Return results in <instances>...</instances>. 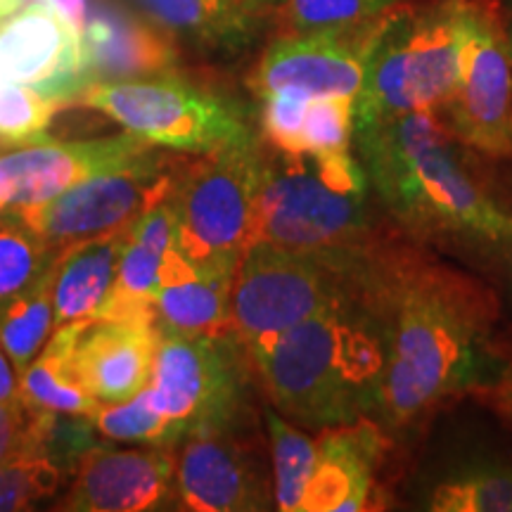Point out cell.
<instances>
[{"instance_id":"11","label":"cell","mask_w":512,"mask_h":512,"mask_svg":"<svg viewBox=\"0 0 512 512\" xmlns=\"http://www.w3.org/2000/svg\"><path fill=\"white\" fill-rule=\"evenodd\" d=\"M162 162L155 159L126 171L86 178L53 200L15 207V214L55 252L117 233L174 188V178L162 174Z\"/></svg>"},{"instance_id":"38","label":"cell","mask_w":512,"mask_h":512,"mask_svg":"<svg viewBox=\"0 0 512 512\" xmlns=\"http://www.w3.org/2000/svg\"><path fill=\"white\" fill-rule=\"evenodd\" d=\"M24 0H0V22L15 15V12L22 8Z\"/></svg>"},{"instance_id":"29","label":"cell","mask_w":512,"mask_h":512,"mask_svg":"<svg viewBox=\"0 0 512 512\" xmlns=\"http://www.w3.org/2000/svg\"><path fill=\"white\" fill-rule=\"evenodd\" d=\"M401 0H285L283 17L292 34L351 29L375 22Z\"/></svg>"},{"instance_id":"19","label":"cell","mask_w":512,"mask_h":512,"mask_svg":"<svg viewBox=\"0 0 512 512\" xmlns=\"http://www.w3.org/2000/svg\"><path fill=\"white\" fill-rule=\"evenodd\" d=\"M81 41L88 86L169 74L178 62L169 31L143 22L112 0H93Z\"/></svg>"},{"instance_id":"39","label":"cell","mask_w":512,"mask_h":512,"mask_svg":"<svg viewBox=\"0 0 512 512\" xmlns=\"http://www.w3.org/2000/svg\"><path fill=\"white\" fill-rule=\"evenodd\" d=\"M505 259H508V273H510V283H512V233L505 240Z\"/></svg>"},{"instance_id":"41","label":"cell","mask_w":512,"mask_h":512,"mask_svg":"<svg viewBox=\"0 0 512 512\" xmlns=\"http://www.w3.org/2000/svg\"><path fill=\"white\" fill-rule=\"evenodd\" d=\"M3 81H12V79H10V72H8V67H5L3 57H0V83H3Z\"/></svg>"},{"instance_id":"9","label":"cell","mask_w":512,"mask_h":512,"mask_svg":"<svg viewBox=\"0 0 512 512\" xmlns=\"http://www.w3.org/2000/svg\"><path fill=\"white\" fill-rule=\"evenodd\" d=\"M245 347L230 335H176L159 330L147 389L152 403L181 434L233 427L242 408Z\"/></svg>"},{"instance_id":"3","label":"cell","mask_w":512,"mask_h":512,"mask_svg":"<svg viewBox=\"0 0 512 512\" xmlns=\"http://www.w3.org/2000/svg\"><path fill=\"white\" fill-rule=\"evenodd\" d=\"M247 356L273 406L299 425L330 430L375 418L387 344L366 285Z\"/></svg>"},{"instance_id":"13","label":"cell","mask_w":512,"mask_h":512,"mask_svg":"<svg viewBox=\"0 0 512 512\" xmlns=\"http://www.w3.org/2000/svg\"><path fill=\"white\" fill-rule=\"evenodd\" d=\"M159 159L143 138L117 136L60 143L43 136L0 155V207H27L62 195L86 178L126 171Z\"/></svg>"},{"instance_id":"26","label":"cell","mask_w":512,"mask_h":512,"mask_svg":"<svg viewBox=\"0 0 512 512\" xmlns=\"http://www.w3.org/2000/svg\"><path fill=\"white\" fill-rule=\"evenodd\" d=\"M266 422L271 434L275 503L285 512H302L304 491L318 460V444L273 411L266 413Z\"/></svg>"},{"instance_id":"12","label":"cell","mask_w":512,"mask_h":512,"mask_svg":"<svg viewBox=\"0 0 512 512\" xmlns=\"http://www.w3.org/2000/svg\"><path fill=\"white\" fill-rule=\"evenodd\" d=\"M380 19L351 29L306 31L271 43L249 79L252 91L264 98L294 91L306 98H354L363 86L368 57Z\"/></svg>"},{"instance_id":"28","label":"cell","mask_w":512,"mask_h":512,"mask_svg":"<svg viewBox=\"0 0 512 512\" xmlns=\"http://www.w3.org/2000/svg\"><path fill=\"white\" fill-rule=\"evenodd\" d=\"M95 430L117 441L143 444H178L181 434L152 403L150 389L119 403H100L91 415Z\"/></svg>"},{"instance_id":"5","label":"cell","mask_w":512,"mask_h":512,"mask_svg":"<svg viewBox=\"0 0 512 512\" xmlns=\"http://www.w3.org/2000/svg\"><path fill=\"white\" fill-rule=\"evenodd\" d=\"M470 0L432 10L387 12L354 102V131L413 110H439L456 88Z\"/></svg>"},{"instance_id":"23","label":"cell","mask_w":512,"mask_h":512,"mask_svg":"<svg viewBox=\"0 0 512 512\" xmlns=\"http://www.w3.org/2000/svg\"><path fill=\"white\" fill-rule=\"evenodd\" d=\"M159 29L209 48H238L252 36L245 0H133Z\"/></svg>"},{"instance_id":"15","label":"cell","mask_w":512,"mask_h":512,"mask_svg":"<svg viewBox=\"0 0 512 512\" xmlns=\"http://www.w3.org/2000/svg\"><path fill=\"white\" fill-rule=\"evenodd\" d=\"M233 427L188 434L176 453V489L197 512L266 510L268 477L259 458L230 434Z\"/></svg>"},{"instance_id":"8","label":"cell","mask_w":512,"mask_h":512,"mask_svg":"<svg viewBox=\"0 0 512 512\" xmlns=\"http://www.w3.org/2000/svg\"><path fill=\"white\" fill-rule=\"evenodd\" d=\"M264 164L249 140L209 152L174 178L178 252L192 264H238L249 240Z\"/></svg>"},{"instance_id":"35","label":"cell","mask_w":512,"mask_h":512,"mask_svg":"<svg viewBox=\"0 0 512 512\" xmlns=\"http://www.w3.org/2000/svg\"><path fill=\"white\" fill-rule=\"evenodd\" d=\"M38 3L57 12V15L67 19L79 34H83V27H86V17H88L86 0H38Z\"/></svg>"},{"instance_id":"7","label":"cell","mask_w":512,"mask_h":512,"mask_svg":"<svg viewBox=\"0 0 512 512\" xmlns=\"http://www.w3.org/2000/svg\"><path fill=\"white\" fill-rule=\"evenodd\" d=\"M368 192L335 190L306 155L264 164L247 247L254 242L299 252H358L370 247ZM245 247V249H247Z\"/></svg>"},{"instance_id":"18","label":"cell","mask_w":512,"mask_h":512,"mask_svg":"<svg viewBox=\"0 0 512 512\" xmlns=\"http://www.w3.org/2000/svg\"><path fill=\"white\" fill-rule=\"evenodd\" d=\"M159 344L157 323L91 320L74 347V370L100 403L131 399L150 384Z\"/></svg>"},{"instance_id":"22","label":"cell","mask_w":512,"mask_h":512,"mask_svg":"<svg viewBox=\"0 0 512 512\" xmlns=\"http://www.w3.org/2000/svg\"><path fill=\"white\" fill-rule=\"evenodd\" d=\"M91 320H74L55 328L48 344L19 373V401L41 413L83 415L91 418L100 401L83 387L76 375L72 356L81 332Z\"/></svg>"},{"instance_id":"20","label":"cell","mask_w":512,"mask_h":512,"mask_svg":"<svg viewBox=\"0 0 512 512\" xmlns=\"http://www.w3.org/2000/svg\"><path fill=\"white\" fill-rule=\"evenodd\" d=\"M238 264H192L171 249L159 268L157 328L176 335H226Z\"/></svg>"},{"instance_id":"14","label":"cell","mask_w":512,"mask_h":512,"mask_svg":"<svg viewBox=\"0 0 512 512\" xmlns=\"http://www.w3.org/2000/svg\"><path fill=\"white\" fill-rule=\"evenodd\" d=\"M176 444L152 448L93 446L76 463L64 510L140 512L164 508L178 498Z\"/></svg>"},{"instance_id":"30","label":"cell","mask_w":512,"mask_h":512,"mask_svg":"<svg viewBox=\"0 0 512 512\" xmlns=\"http://www.w3.org/2000/svg\"><path fill=\"white\" fill-rule=\"evenodd\" d=\"M354 98H313L309 102L302 131L306 157H330L351 152L354 138Z\"/></svg>"},{"instance_id":"42","label":"cell","mask_w":512,"mask_h":512,"mask_svg":"<svg viewBox=\"0 0 512 512\" xmlns=\"http://www.w3.org/2000/svg\"><path fill=\"white\" fill-rule=\"evenodd\" d=\"M3 219H8V211L0 207V221H3Z\"/></svg>"},{"instance_id":"33","label":"cell","mask_w":512,"mask_h":512,"mask_svg":"<svg viewBox=\"0 0 512 512\" xmlns=\"http://www.w3.org/2000/svg\"><path fill=\"white\" fill-rule=\"evenodd\" d=\"M55 413H41L17 403H0V465L22 456H46Z\"/></svg>"},{"instance_id":"34","label":"cell","mask_w":512,"mask_h":512,"mask_svg":"<svg viewBox=\"0 0 512 512\" xmlns=\"http://www.w3.org/2000/svg\"><path fill=\"white\" fill-rule=\"evenodd\" d=\"M264 114H261V124H264V136L280 155L302 157V131L306 110L313 98H306L302 93L283 91L264 95Z\"/></svg>"},{"instance_id":"25","label":"cell","mask_w":512,"mask_h":512,"mask_svg":"<svg viewBox=\"0 0 512 512\" xmlns=\"http://www.w3.org/2000/svg\"><path fill=\"white\" fill-rule=\"evenodd\" d=\"M427 510L512 512V465H477L446 477L432 489Z\"/></svg>"},{"instance_id":"36","label":"cell","mask_w":512,"mask_h":512,"mask_svg":"<svg viewBox=\"0 0 512 512\" xmlns=\"http://www.w3.org/2000/svg\"><path fill=\"white\" fill-rule=\"evenodd\" d=\"M19 401V380H15V366L10 356L5 354L3 342H0V403Z\"/></svg>"},{"instance_id":"43","label":"cell","mask_w":512,"mask_h":512,"mask_svg":"<svg viewBox=\"0 0 512 512\" xmlns=\"http://www.w3.org/2000/svg\"><path fill=\"white\" fill-rule=\"evenodd\" d=\"M245 3H254V0H245Z\"/></svg>"},{"instance_id":"2","label":"cell","mask_w":512,"mask_h":512,"mask_svg":"<svg viewBox=\"0 0 512 512\" xmlns=\"http://www.w3.org/2000/svg\"><path fill=\"white\" fill-rule=\"evenodd\" d=\"M358 159L382 207L422 240L505 245L508 214L465 162L437 110H413L354 131Z\"/></svg>"},{"instance_id":"24","label":"cell","mask_w":512,"mask_h":512,"mask_svg":"<svg viewBox=\"0 0 512 512\" xmlns=\"http://www.w3.org/2000/svg\"><path fill=\"white\" fill-rule=\"evenodd\" d=\"M55 332L53 266L29 290L0 311V342L12 366L22 373L41 354Z\"/></svg>"},{"instance_id":"37","label":"cell","mask_w":512,"mask_h":512,"mask_svg":"<svg viewBox=\"0 0 512 512\" xmlns=\"http://www.w3.org/2000/svg\"><path fill=\"white\" fill-rule=\"evenodd\" d=\"M496 406L512 422V363L496 382Z\"/></svg>"},{"instance_id":"10","label":"cell","mask_w":512,"mask_h":512,"mask_svg":"<svg viewBox=\"0 0 512 512\" xmlns=\"http://www.w3.org/2000/svg\"><path fill=\"white\" fill-rule=\"evenodd\" d=\"M439 112L465 147L512 159V57L505 24L486 5H467L460 76Z\"/></svg>"},{"instance_id":"6","label":"cell","mask_w":512,"mask_h":512,"mask_svg":"<svg viewBox=\"0 0 512 512\" xmlns=\"http://www.w3.org/2000/svg\"><path fill=\"white\" fill-rule=\"evenodd\" d=\"M79 100L133 136L169 150L209 155L252 140L233 102L171 74L91 83L79 93Z\"/></svg>"},{"instance_id":"1","label":"cell","mask_w":512,"mask_h":512,"mask_svg":"<svg viewBox=\"0 0 512 512\" xmlns=\"http://www.w3.org/2000/svg\"><path fill=\"white\" fill-rule=\"evenodd\" d=\"M366 290L387 344L375 420L406 430L477 382L496 320L494 294L453 268L377 247Z\"/></svg>"},{"instance_id":"31","label":"cell","mask_w":512,"mask_h":512,"mask_svg":"<svg viewBox=\"0 0 512 512\" xmlns=\"http://www.w3.org/2000/svg\"><path fill=\"white\" fill-rule=\"evenodd\" d=\"M60 470L48 456H22L0 465V512L29 510L60 489Z\"/></svg>"},{"instance_id":"4","label":"cell","mask_w":512,"mask_h":512,"mask_svg":"<svg viewBox=\"0 0 512 512\" xmlns=\"http://www.w3.org/2000/svg\"><path fill=\"white\" fill-rule=\"evenodd\" d=\"M370 252L373 245L358 252H299L254 242L235 268L228 332L249 351L356 297L366 285Z\"/></svg>"},{"instance_id":"40","label":"cell","mask_w":512,"mask_h":512,"mask_svg":"<svg viewBox=\"0 0 512 512\" xmlns=\"http://www.w3.org/2000/svg\"><path fill=\"white\" fill-rule=\"evenodd\" d=\"M505 34H508V46H510V57H512V12H510L508 22H505Z\"/></svg>"},{"instance_id":"32","label":"cell","mask_w":512,"mask_h":512,"mask_svg":"<svg viewBox=\"0 0 512 512\" xmlns=\"http://www.w3.org/2000/svg\"><path fill=\"white\" fill-rule=\"evenodd\" d=\"M62 102L17 81L0 83V140L24 143L41 136Z\"/></svg>"},{"instance_id":"21","label":"cell","mask_w":512,"mask_h":512,"mask_svg":"<svg viewBox=\"0 0 512 512\" xmlns=\"http://www.w3.org/2000/svg\"><path fill=\"white\" fill-rule=\"evenodd\" d=\"M131 228V226H128ZM128 228L62 249L53 264L55 328L74 320H95L117 280Z\"/></svg>"},{"instance_id":"17","label":"cell","mask_w":512,"mask_h":512,"mask_svg":"<svg viewBox=\"0 0 512 512\" xmlns=\"http://www.w3.org/2000/svg\"><path fill=\"white\" fill-rule=\"evenodd\" d=\"M318 460L304 491L302 512H354L368 510L375 494V472L380 467L384 432L380 422H358L323 430Z\"/></svg>"},{"instance_id":"16","label":"cell","mask_w":512,"mask_h":512,"mask_svg":"<svg viewBox=\"0 0 512 512\" xmlns=\"http://www.w3.org/2000/svg\"><path fill=\"white\" fill-rule=\"evenodd\" d=\"M0 57L12 81L57 102L79 98L88 86L81 34L41 3L0 22Z\"/></svg>"},{"instance_id":"27","label":"cell","mask_w":512,"mask_h":512,"mask_svg":"<svg viewBox=\"0 0 512 512\" xmlns=\"http://www.w3.org/2000/svg\"><path fill=\"white\" fill-rule=\"evenodd\" d=\"M57 254L17 214L0 221V311L50 271Z\"/></svg>"}]
</instances>
